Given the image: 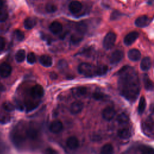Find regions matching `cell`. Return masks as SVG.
<instances>
[{"mask_svg":"<svg viewBox=\"0 0 154 154\" xmlns=\"http://www.w3.org/2000/svg\"><path fill=\"white\" fill-rule=\"evenodd\" d=\"M118 87L120 94L130 102L135 101L140 90V84L135 70L129 66H125L119 72Z\"/></svg>","mask_w":154,"mask_h":154,"instance_id":"1","label":"cell"},{"mask_svg":"<svg viewBox=\"0 0 154 154\" xmlns=\"http://www.w3.org/2000/svg\"><path fill=\"white\" fill-rule=\"evenodd\" d=\"M78 70L79 73L86 77L96 76V66L88 63H81L78 66Z\"/></svg>","mask_w":154,"mask_h":154,"instance_id":"2","label":"cell"},{"mask_svg":"<svg viewBox=\"0 0 154 154\" xmlns=\"http://www.w3.org/2000/svg\"><path fill=\"white\" fill-rule=\"evenodd\" d=\"M116 35L113 32H109L105 36L103 41V46L106 49H111L116 42Z\"/></svg>","mask_w":154,"mask_h":154,"instance_id":"3","label":"cell"},{"mask_svg":"<svg viewBox=\"0 0 154 154\" xmlns=\"http://www.w3.org/2000/svg\"><path fill=\"white\" fill-rule=\"evenodd\" d=\"M30 94L34 99H39L43 97L44 94V90L42 85L39 84L33 86L30 91Z\"/></svg>","mask_w":154,"mask_h":154,"instance_id":"4","label":"cell"},{"mask_svg":"<svg viewBox=\"0 0 154 154\" xmlns=\"http://www.w3.org/2000/svg\"><path fill=\"white\" fill-rule=\"evenodd\" d=\"M12 67L7 63L4 62L0 64V75L2 78L9 76L11 73Z\"/></svg>","mask_w":154,"mask_h":154,"instance_id":"5","label":"cell"},{"mask_svg":"<svg viewBox=\"0 0 154 154\" xmlns=\"http://www.w3.org/2000/svg\"><path fill=\"white\" fill-rule=\"evenodd\" d=\"M116 115L115 109L111 106L106 107L103 109L102 112V117L106 121L111 120Z\"/></svg>","mask_w":154,"mask_h":154,"instance_id":"6","label":"cell"},{"mask_svg":"<svg viewBox=\"0 0 154 154\" xmlns=\"http://www.w3.org/2000/svg\"><path fill=\"white\" fill-rule=\"evenodd\" d=\"M123 52L120 50H116L114 51L109 57V62L111 64H117L123 58Z\"/></svg>","mask_w":154,"mask_h":154,"instance_id":"7","label":"cell"},{"mask_svg":"<svg viewBox=\"0 0 154 154\" xmlns=\"http://www.w3.org/2000/svg\"><path fill=\"white\" fill-rule=\"evenodd\" d=\"M63 128V125L60 120H55L51 122L49 125V130L54 134L60 132Z\"/></svg>","mask_w":154,"mask_h":154,"instance_id":"8","label":"cell"},{"mask_svg":"<svg viewBox=\"0 0 154 154\" xmlns=\"http://www.w3.org/2000/svg\"><path fill=\"white\" fill-rule=\"evenodd\" d=\"M83 107V103L80 100H76L71 104L70 106V111L73 114H77L81 112Z\"/></svg>","mask_w":154,"mask_h":154,"instance_id":"9","label":"cell"},{"mask_svg":"<svg viewBox=\"0 0 154 154\" xmlns=\"http://www.w3.org/2000/svg\"><path fill=\"white\" fill-rule=\"evenodd\" d=\"M82 8V4L77 0H73L71 1L69 5V10L73 14L78 13L81 10Z\"/></svg>","mask_w":154,"mask_h":154,"instance_id":"10","label":"cell"},{"mask_svg":"<svg viewBox=\"0 0 154 154\" xmlns=\"http://www.w3.org/2000/svg\"><path fill=\"white\" fill-rule=\"evenodd\" d=\"M139 34L137 31H132L128 34L124 38V43L126 45H132L138 37Z\"/></svg>","mask_w":154,"mask_h":154,"instance_id":"11","label":"cell"},{"mask_svg":"<svg viewBox=\"0 0 154 154\" xmlns=\"http://www.w3.org/2000/svg\"><path fill=\"white\" fill-rule=\"evenodd\" d=\"M49 30L53 34H58L62 31L63 25L58 21H54L49 25Z\"/></svg>","mask_w":154,"mask_h":154,"instance_id":"12","label":"cell"},{"mask_svg":"<svg viewBox=\"0 0 154 154\" xmlns=\"http://www.w3.org/2000/svg\"><path fill=\"white\" fill-rule=\"evenodd\" d=\"M67 146L71 150H75L79 147V141L74 136L70 137L66 141Z\"/></svg>","mask_w":154,"mask_h":154,"instance_id":"13","label":"cell"},{"mask_svg":"<svg viewBox=\"0 0 154 154\" xmlns=\"http://www.w3.org/2000/svg\"><path fill=\"white\" fill-rule=\"evenodd\" d=\"M149 23V19L147 16H141L137 18L135 24L138 27H144Z\"/></svg>","mask_w":154,"mask_h":154,"instance_id":"14","label":"cell"},{"mask_svg":"<svg viewBox=\"0 0 154 154\" xmlns=\"http://www.w3.org/2000/svg\"><path fill=\"white\" fill-rule=\"evenodd\" d=\"M128 56L129 60L133 61H136L139 60L141 58V53L138 49H132L128 51Z\"/></svg>","mask_w":154,"mask_h":154,"instance_id":"15","label":"cell"},{"mask_svg":"<svg viewBox=\"0 0 154 154\" xmlns=\"http://www.w3.org/2000/svg\"><path fill=\"white\" fill-rule=\"evenodd\" d=\"M39 62L42 66L46 67H48L52 66V59L50 56L48 55H43L40 57Z\"/></svg>","mask_w":154,"mask_h":154,"instance_id":"16","label":"cell"},{"mask_svg":"<svg viewBox=\"0 0 154 154\" xmlns=\"http://www.w3.org/2000/svg\"><path fill=\"white\" fill-rule=\"evenodd\" d=\"M26 134L28 138L31 140H34L38 135V130L36 127L31 126L26 131Z\"/></svg>","mask_w":154,"mask_h":154,"instance_id":"17","label":"cell"},{"mask_svg":"<svg viewBox=\"0 0 154 154\" xmlns=\"http://www.w3.org/2000/svg\"><path fill=\"white\" fill-rule=\"evenodd\" d=\"M117 135L122 139H128L131 136V130L128 128H121L118 131Z\"/></svg>","mask_w":154,"mask_h":154,"instance_id":"18","label":"cell"},{"mask_svg":"<svg viewBox=\"0 0 154 154\" xmlns=\"http://www.w3.org/2000/svg\"><path fill=\"white\" fill-rule=\"evenodd\" d=\"M152 65L151 60L149 57H144L140 63V68L143 71H147L150 69Z\"/></svg>","mask_w":154,"mask_h":154,"instance_id":"19","label":"cell"},{"mask_svg":"<svg viewBox=\"0 0 154 154\" xmlns=\"http://www.w3.org/2000/svg\"><path fill=\"white\" fill-rule=\"evenodd\" d=\"M24 26L27 29H31L32 28L34 27V26L36 25V20L34 17H29L25 19L24 21Z\"/></svg>","mask_w":154,"mask_h":154,"instance_id":"20","label":"cell"},{"mask_svg":"<svg viewBox=\"0 0 154 154\" xmlns=\"http://www.w3.org/2000/svg\"><path fill=\"white\" fill-rule=\"evenodd\" d=\"M143 82H144V87L146 90H153L154 84L147 75H145L143 77Z\"/></svg>","mask_w":154,"mask_h":154,"instance_id":"21","label":"cell"},{"mask_svg":"<svg viewBox=\"0 0 154 154\" xmlns=\"http://www.w3.org/2000/svg\"><path fill=\"white\" fill-rule=\"evenodd\" d=\"M87 93V88L84 87H79L75 88L73 91V94L76 97H81L85 96Z\"/></svg>","mask_w":154,"mask_h":154,"instance_id":"22","label":"cell"},{"mask_svg":"<svg viewBox=\"0 0 154 154\" xmlns=\"http://www.w3.org/2000/svg\"><path fill=\"white\" fill-rule=\"evenodd\" d=\"M26 58L25 51L23 49H19L17 51L15 54V59L17 62L22 63L23 62Z\"/></svg>","mask_w":154,"mask_h":154,"instance_id":"23","label":"cell"},{"mask_svg":"<svg viewBox=\"0 0 154 154\" xmlns=\"http://www.w3.org/2000/svg\"><path fill=\"white\" fill-rule=\"evenodd\" d=\"M76 29L78 33L83 35L87 31V25L85 22H81L77 24Z\"/></svg>","mask_w":154,"mask_h":154,"instance_id":"24","label":"cell"},{"mask_svg":"<svg viewBox=\"0 0 154 154\" xmlns=\"http://www.w3.org/2000/svg\"><path fill=\"white\" fill-rule=\"evenodd\" d=\"M146 106V99L144 96H141L140 99L139 103H138V111L139 114H141L143 113V112L145 110Z\"/></svg>","mask_w":154,"mask_h":154,"instance_id":"25","label":"cell"},{"mask_svg":"<svg viewBox=\"0 0 154 154\" xmlns=\"http://www.w3.org/2000/svg\"><path fill=\"white\" fill-rule=\"evenodd\" d=\"M114 148L111 144H106L102 146L100 150L102 154H111L113 153Z\"/></svg>","mask_w":154,"mask_h":154,"instance_id":"26","label":"cell"},{"mask_svg":"<svg viewBox=\"0 0 154 154\" xmlns=\"http://www.w3.org/2000/svg\"><path fill=\"white\" fill-rule=\"evenodd\" d=\"M108 67L106 65H100L96 66V76H103L106 73Z\"/></svg>","mask_w":154,"mask_h":154,"instance_id":"27","label":"cell"},{"mask_svg":"<svg viewBox=\"0 0 154 154\" xmlns=\"http://www.w3.org/2000/svg\"><path fill=\"white\" fill-rule=\"evenodd\" d=\"M117 121L119 124L126 123L129 121V117L124 112L121 113L117 117Z\"/></svg>","mask_w":154,"mask_h":154,"instance_id":"28","label":"cell"},{"mask_svg":"<svg viewBox=\"0 0 154 154\" xmlns=\"http://www.w3.org/2000/svg\"><path fill=\"white\" fill-rule=\"evenodd\" d=\"M153 126V120L150 117H148L147 119H146L144 123V126L145 129L147 131H152Z\"/></svg>","mask_w":154,"mask_h":154,"instance_id":"29","label":"cell"},{"mask_svg":"<svg viewBox=\"0 0 154 154\" xmlns=\"http://www.w3.org/2000/svg\"><path fill=\"white\" fill-rule=\"evenodd\" d=\"M82 38H83L82 35L77 32V34H74L72 35L70 40L73 43L76 44V43H78L79 42H80L82 40Z\"/></svg>","mask_w":154,"mask_h":154,"instance_id":"30","label":"cell"},{"mask_svg":"<svg viewBox=\"0 0 154 154\" xmlns=\"http://www.w3.org/2000/svg\"><path fill=\"white\" fill-rule=\"evenodd\" d=\"M13 35H14V37H15V38L18 41L23 40L24 38V37H25L23 32L19 29L15 30L13 32Z\"/></svg>","mask_w":154,"mask_h":154,"instance_id":"31","label":"cell"},{"mask_svg":"<svg viewBox=\"0 0 154 154\" xmlns=\"http://www.w3.org/2000/svg\"><path fill=\"white\" fill-rule=\"evenodd\" d=\"M93 97L97 100H103L107 97V96L100 92H95L93 94Z\"/></svg>","mask_w":154,"mask_h":154,"instance_id":"32","label":"cell"},{"mask_svg":"<svg viewBox=\"0 0 154 154\" xmlns=\"http://www.w3.org/2000/svg\"><path fill=\"white\" fill-rule=\"evenodd\" d=\"M139 150L143 153H154V149L146 146H140Z\"/></svg>","mask_w":154,"mask_h":154,"instance_id":"33","label":"cell"},{"mask_svg":"<svg viewBox=\"0 0 154 154\" xmlns=\"http://www.w3.org/2000/svg\"><path fill=\"white\" fill-rule=\"evenodd\" d=\"M27 62L29 64H34L35 62L36 57L35 54L33 52H29L26 56Z\"/></svg>","mask_w":154,"mask_h":154,"instance_id":"34","label":"cell"},{"mask_svg":"<svg viewBox=\"0 0 154 154\" xmlns=\"http://www.w3.org/2000/svg\"><path fill=\"white\" fill-rule=\"evenodd\" d=\"M45 9H46V11H48V13H54L57 11V7L55 5H54L53 4H48L46 5Z\"/></svg>","mask_w":154,"mask_h":154,"instance_id":"35","label":"cell"},{"mask_svg":"<svg viewBox=\"0 0 154 154\" xmlns=\"http://www.w3.org/2000/svg\"><path fill=\"white\" fill-rule=\"evenodd\" d=\"M4 109L7 111H12L14 109V106L9 102H6L3 103L2 105Z\"/></svg>","mask_w":154,"mask_h":154,"instance_id":"36","label":"cell"},{"mask_svg":"<svg viewBox=\"0 0 154 154\" xmlns=\"http://www.w3.org/2000/svg\"><path fill=\"white\" fill-rule=\"evenodd\" d=\"M8 16V13L5 10H0V22L5 21L7 19Z\"/></svg>","mask_w":154,"mask_h":154,"instance_id":"37","label":"cell"},{"mask_svg":"<svg viewBox=\"0 0 154 154\" xmlns=\"http://www.w3.org/2000/svg\"><path fill=\"white\" fill-rule=\"evenodd\" d=\"M120 16V13L119 12V11H114L111 16V20H116L117 19L119 16Z\"/></svg>","mask_w":154,"mask_h":154,"instance_id":"38","label":"cell"},{"mask_svg":"<svg viewBox=\"0 0 154 154\" xmlns=\"http://www.w3.org/2000/svg\"><path fill=\"white\" fill-rule=\"evenodd\" d=\"M5 46V39L0 36V51H2L4 49Z\"/></svg>","mask_w":154,"mask_h":154,"instance_id":"39","label":"cell"},{"mask_svg":"<svg viewBox=\"0 0 154 154\" xmlns=\"http://www.w3.org/2000/svg\"><path fill=\"white\" fill-rule=\"evenodd\" d=\"M45 153H57V152L55 150H54V149H47L45 151Z\"/></svg>","mask_w":154,"mask_h":154,"instance_id":"40","label":"cell"},{"mask_svg":"<svg viewBox=\"0 0 154 154\" xmlns=\"http://www.w3.org/2000/svg\"><path fill=\"white\" fill-rule=\"evenodd\" d=\"M2 7H3V2L2 0H0V10L2 8Z\"/></svg>","mask_w":154,"mask_h":154,"instance_id":"41","label":"cell"},{"mask_svg":"<svg viewBox=\"0 0 154 154\" xmlns=\"http://www.w3.org/2000/svg\"><path fill=\"white\" fill-rule=\"evenodd\" d=\"M147 2H148V4H152V3L154 2V0H148V1H147Z\"/></svg>","mask_w":154,"mask_h":154,"instance_id":"42","label":"cell"},{"mask_svg":"<svg viewBox=\"0 0 154 154\" xmlns=\"http://www.w3.org/2000/svg\"><path fill=\"white\" fill-rule=\"evenodd\" d=\"M3 87H4V86L1 84H0V91L3 90Z\"/></svg>","mask_w":154,"mask_h":154,"instance_id":"43","label":"cell"}]
</instances>
